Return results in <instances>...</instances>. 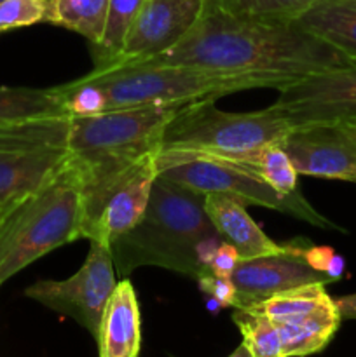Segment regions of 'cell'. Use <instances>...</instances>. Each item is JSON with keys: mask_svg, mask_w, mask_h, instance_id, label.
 Returning a JSON list of instances; mask_svg holds the SVG:
<instances>
[{"mask_svg": "<svg viewBox=\"0 0 356 357\" xmlns=\"http://www.w3.org/2000/svg\"><path fill=\"white\" fill-rule=\"evenodd\" d=\"M140 63L260 77L279 91L311 73L351 61L295 21L243 20L205 3L198 23L178 44Z\"/></svg>", "mask_w": 356, "mask_h": 357, "instance_id": "cell-1", "label": "cell"}, {"mask_svg": "<svg viewBox=\"0 0 356 357\" xmlns=\"http://www.w3.org/2000/svg\"><path fill=\"white\" fill-rule=\"evenodd\" d=\"M206 215L205 195L157 174L145 215L110 244L119 275L138 267H161L194 278L208 274L222 243Z\"/></svg>", "mask_w": 356, "mask_h": 357, "instance_id": "cell-2", "label": "cell"}, {"mask_svg": "<svg viewBox=\"0 0 356 357\" xmlns=\"http://www.w3.org/2000/svg\"><path fill=\"white\" fill-rule=\"evenodd\" d=\"M255 87H272L253 75L212 72L180 65L121 63L93 68L58 86L68 115H94L152 105H185ZM274 89V87H272Z\"/></svg>", "mask_w": 356, "mask_h": 357, "instance_id": "cell-3", "label": "cell"}, {"mask_svg": "<svg viewBox=\"0 0 356 357\" xmlns=\"http://www.w3.org/2000/svg\"><path fill=\"white\" fill-rule=\"evenodd\" d=\"M180 107L152 105L70 115L65 160L79 180L82 201L103 190L147 153L157 152L164 128Z\"/></svg>", "mask_w": 356, "mask_h": 357, "instance_id": "cell-4", "label": "cell"}, {"mask_svg": "<svg viewBox=\"0 0 356 357\" xmlns=\"http://www.w3.org/2000/svg\"><path fill=\"white\" fill-rule=\"evenodd\" d=\"M290 124L272 107L258 112H223L215 100L181 105L161 136L157 167L187 159H216L257 166L267 146L281 142Z\"/></svg>", "mask_w": 356, "mask_h": 357, "instance_id": "cell-5", "label": "cell"}, {"mask_svg": "<svg viewBox=\"0 0 356 357\" xmlns=\"http://www.w3.org/2000/svg\"><path fill=\"white\" fill-rule=\"evenodd\" d=\"M84 206L66 160L37 190L0 213V286L63 244L80 239Z\"/></svg>", "mask_w": 356, "mask_h": 357, "instance_id": "cell-6", "label": "cell"}, {"mask_svg": "<svg viewBox=\"0 0 356 357\" xmlns=\"http://www.w3.org/2000/svg\"><path fill=\"white\" fill-rule=\"evenodd\" d=\"M159 174L202 195H229L243 204L262 206V208L295 216V218L320 227V229L344 232L342 227L320 215L299 190L290 195H283L274 190L271 185L265 183L257 166H251V164L198 157V159H187L171 164V166L161 169Z\"/></svg>", "mask_w": 356, "mask_h": 357, "instance_id": "cell-7", "label": "cell"}, {"mask_svg": "<svg viewBox=\"0 0 356 357\" xmlns=\"http://www.w3.org/2000/svg\"><path fill=\"white\" fill-rule=\"evenodd\" d=\"M115 286V265L110 246L101 241H91L86 261L72 278L63 281H37L24 289V296L54 312L72 317L96 338L105 305Z\"/></svg>", "mask_w": 356, "mask_h": 357, "instance_id": "cell-8", "label": "cell"}, {"mask_svg": "<svg viewBox=\"0 0 356 357\" xmlns=\"http://www.w3.org/2000/svg\"><path fill=\"white\" fill-rule=\"evenodd\" d=\"M157 174V152L147 153L103 190L82 201L80 239L101 241L110 246L131 230L145 215Z\"/></svg>", "mask_w": 356, "mask_h": 357, "instance_id": "cell-9", "label": "cell"}, {"mask_svg": "<svg viewBox=\"0 0 356 357\" xmlns=\"http://www.w3.org/2000/svg\"><path fill=\"white\" fill-rule=\"evenodd\" d=\"M293 126L356 121V63L321 70L279 89L271 105Z\"/></svg>", "mask_w": 356, "mask_h": 357, "instance_id": "cell-10", "label": "cell"}, {"mask_svg": "<svg viewBox=\"0 0 356 357\" xmlns=\"http://www.w3.org/2000/svg\"><path fill=\"white\" fill-rule=\"evenodd\" d=\"M279 145L299 174L356 183V138L341 122L293 126Z\"/></svg>", "mask_w": 356, "mask_h": 357, "instance_id": "cell-11", "label": "cell"}, {"mask_svg": "<svg viewBox=\"0 0 356 357\" xmlns=\"http://www.w3.org/2000/svg\"><path fill=\"white\" fill-rule=\"evenodd\" d=\"M307 244V241L299 239L297 244H285V250L279 253L239 260L230 274V281L236 288L234 309L257 307L272 295L304 284L332 282L328 275L314 271L307 264L304 257Z\"/></svg>", "mask_w": 356, "mask_h": 357, "instance_id": "cell-12", "label": "cell"}, {"mask_svg": "<svg viewBox=\"0 0 356 357\" xmlns=\"http://www.w3.org/2000/svg\"><path fill=\"white\" fill-rule=\"evenodd\" d=\"M202 10L205 0H145L117 58L108 65L140 63L168 51L192 30Z\"/></svg>", "mask_w": 356, "mask_h": 357, "instance_id": "cell-13", "label": "cell"}, {"mask_svg": "<svg viewBox=\"0 0 356 357\" xmlns=\"http://www.w3.org/2000/svg\"><path fill=\"white\" fill-rule=\"evenodd\" d=\"M100 357H140L142 319L136 291L129 279L112 291L96 335Z\"/></svg>", "mask_w": 356, "mask_h": 357, "instance_id": "cell-14", "label": "cell"}, {"mask_svg": "<svg viewBox=\"0 0 356 357\" xmlns=\"http://www.w3.org/2000/svg\"><path fill=\"white\" fill-rule=\"evenodd\" d=\"M205 209L218 236L236 248L241 260L285 250V244L274 243L253 222L243 202L237 199L223 194H206Z\"/></svg>", "mask_w": 356, "mask_h": 357, "instance_id": "cell-15", "label": "cell"}, {"mask_svg": "<svg viewBox=\"0 0 356 357\" xmlns=\"http://www.w3.org/2000/svg\"><path fill=\"white\" fill-rule=\"evenodd\" d=\"M65 150H23L0 149V209H7L37 190L61 167Z\"/></svg>", "mask_w": 356, "mask_h": 357, "instance_id": "cell-16", "label": "cell"}, {"mask_svg": "<svg viewBox=\"0 0 356 357\" xmlns=\"http://www.w3.org/2000/svg\"><path fill=\"white\" fill-rule=\"evenodd\" d=\"M295 23L356 63V0H316Z\"/></svg>", "mask_w": 356, "mask_h": 357, "instance_id": "cell-17", "label": "cell"}, {"mask_svg": "<svg viewBox=\"0 0 356 357\" xmlns=\"http://www.w3.org/2000/svg\"><path fill=\"white\" fill-rule=\"evenodd\" d=\"M341 314L332 300L313 314L276 324L281 337L283 357H306L321 352L341 326Z\"/></svg>", "mask_w": 356, "mask_h": 357, "instance_id": "cell-18", "label": "cell"}, {"mask_svg": "<svg viewBox=\"0 0 356 357\" xmlns=\"http://www.w3.org/2000/svg\"><path fill=\"white\" fill-rule=\"evenodd\" d=\"M65 115L68 114L58 87H0V126Z\"/></svg>", "mask_w": 356, "mask_h": 357, "instance_id": "cell-19", "label": "cell"}, {"mask_svg": "<svg viewBox=\"0 0 356 357\" xmlns=\"http://www.w3.org/2000/svg\"><path fill=\"white\" fill-rule=\"evenodd\" d=\"M44 23L56 24L82 35L91 47L101 42L107 26L110 0H45Z\"/></svg>", "mask_w": 356, "mask_h": 357, "instance_id": "cell-20", "label": "cell"}, {"mask_svg": "<svg viewBox=\"0 0 356 357\" xmlns=\"http://www.w3.org/2000/svg\"><path fill=\"white\" fill-rule=\"evenodd\" d=\"M325 286L327 284L323 282H313V284L286 289L278 295H272L271 298L257 305V309L267 314L276 324L300 319L334 300L327 293Z\"/></svg>", "mask_w": 356, "mask_h": 357, "instance_id": "cell-21", "label": "cell"}, {"mask_svg": "<svg viewBox=\"0 0 356 357\" xmlns=\"http://www.w3.org/2000/svg\"><path fill=\"white\" fill-rule=\"evenodd\" d=\"M232 321L241 331L243 345L253 357H283L281 337L274 321L257 307L234 309Z\"/></svg>", "mask_w": 356, "mask_h": 357, "instance_id": "cell-22", "label": "cell"}, {"mask_svg": "<svg viewBox=\"0 0 356 357\" xmlns=\"http://www.w3.org/2000/svg\"><path fill=\"white\" fill-rule=\"evenodd\" d=\"M316 0H205L230 16L257 21H295Z\"/></svg>", "mask_w": 356, "mask_h": 357, "instance_id": "cell-23", "label": "cell"}, {"mask_svg": "<svg viewBox=\"0 0 356 357\" xmlns=\"http://www.w3.org/2000/svg\"><path fill=\"white\" fill-rule=\"evenodd\" d=\"M143 2L145 0H110L108 2L107 26H105L103 38L96 47H93L94 68L108 65L117 58L129 26L142 9Z\"/></svg>", "mask_w": 356, "mask_h": 357, "instance_id": "cell-24", "label": "cell"}, {"mask_svg": "<svg viewBox=\"0 0 356 357\" xmlns=\"http://www.w3.org/2000/svg\"><path fill=\"white\" fill-rule=\"evenodd\" d=\"M257 169L260 176L264 178L265 183L271 185L279 194L290 195L299 190V187H297L299 173H297L295 166L290 160L288 153L281 149L279 143L267 146L262 152L260 159L257 162Z\"/></svg>", "mask_w": 356, "mask_h": 357, "instance_id": "cell-25", "label": "cell"}, {"mask_svg": "<svg viewBox=\"0 0 356 357\" xmlns=\"http://www.w3.org/2000/svg\"><path fill=\"white\" fill-rule=\"evenodd\" d=\"M45 0H6L0 3V33L44 23Z\"/></svg>", "mask_w": 356, "mask_h": 357, "instance_id": "cell-26", "label": "cell"}, {"mask_svg": "<svg viewBox=\"0 0 356 357\" xmlns=\"http://www.w3.org/2000/svg\"><path fill=\"white\" fill-rule=\"evenodd\" d=\"M198 284L202 293L209 296L218 307H232L236 305V288H234L230 278H220L213 272L201 275L198 279Z\"/></svg>", "mask_w": 356, "mask_h": 357, "instance_id": "cell-27", "label": "cell"}, {"mask_svg": "<svg viewBox=\"0 0 356 357\" xmlns=\"http://www.w3.org/2000/svg\"><path fill=\"white\" fill-rule=\"evenodd\" d=\"M239 260L241 257L236 248L227 243V241H222L216 248L212 261H209V271L215 275H220V278H230Z\"/></svg>", "mask_w": 356, "mask_h": 357, "instance_id": "cell-28", "label": "cell"}, {"mask_svg": "<svg viewBox=\"0 0 356 357\" xmlns=\"http://www.w3.org/2000/svg\"><path fill=\"white\" fill-rule=\"evenodd\" d=\"M342 319H356V293L334 298Z\"/></svg>", "mask_w": 356, "mask_h": 357, "instance_id": "cell-29", "label": "cell"}, {"mask_svg": "<svg viewBox=\"0 0 356 357\" xmlns=\"http://www.w3.org/2000/svg\"><path fill=\"white\" fill-rule=\"evenodd\" d=\"M229 357H253V356H251V354H250V351H248V349L244 347L243 344H241L239 347H237L236 351H234L232 354H230Z\"/></svg>", "mask_w": 356, "mask_h": 357, "instance_id": "cell-30", "label": "cell"}, {"mask_svg": "<svg viewBox=\"0 0 356 357\" xmlns=\"http://www.w3.org/2000/svg\"><path fill=\"white\" fill-rule=\"evenodd\" d=\"M341 124H344L346 128H348L349 131H351V135L356 138V121H353V122H341Z\"/></svg>", "mask_w": 356, "mask_h": 357, "instance_id": "cell-31", "label": "cell"}, {"mask_svg": "<svg viewBox=\"0 0 356 357\" xmlns=\"http://www.w3.org/2000/svg\"><path fill=\"white\" fill-rule=\"evenodd\" d=\"M2 2H6V0H0V3H2Z\"/></svg>", "mask_w": 356, "mask_h": 357, "instance_id": "cell-32", "label": "cell"}, {"mask_svg": "<svg viewBox=\"0 0 356 357\" xmlns=\"http://www.w3.org/2000/svg\"><path fill=\"white\" fill-rule=\"evenodd\" d=\"M0 213H2V209H0Z\"/></svg>", "mask_w": 356, "mask_h": 357, "instance_id": "cell-33", "label": "cell"}]
</instances>
